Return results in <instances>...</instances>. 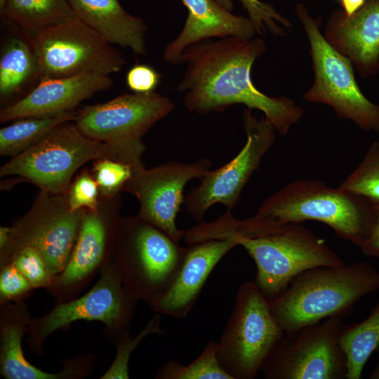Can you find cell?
I'll use <instances>...</instances> for the list:
<instances>
[{
  "label": "cell",
  "instance_id": "obj_42",
  "mask_svg": "<svg viewBox=\"0 0 379 379\" xmlns=\"http://www.w3.org/2000/svg\"><path fill=\"white\" fill-rule=\"evenodd\" d=\"M338 1H340V0H338Z\"/></svg>",
  "mask_w": 379,
  "mask_h": 379
},
{
  "label": "cell",
  "instance_id": "obj_5",
  "mask_svg": "<svg viewBox=\"0 0 379 379\" xmlns=\"http://www.w3.org/2000/svg\"><path fill=\"white\" fill-rule=\"evenodd\" d=\"M241 246L256 266L255 283L269 301L280 295L300 273L345 262L302 222L289 223L273 234L229 239Z\"/></svg>",
  "mask_w": 379,
  "mask_h": 379
},
{
  "label": "cell",
  "instance_id": "obj_8",
  "mask_svg": "<svg viewBox=\"0 0 379 379\" xmlns=\"http://www.w3.org/2000/svg\"><path fill=\"white\" fill-rule=\"evenodd\" d=\"M29 42L41 78L82 73L109 76L126 63L119 51L76 15L31 33Z\"/></svg>",
  "mask_w": 379,
  "mask_h": 379
},
{
  "label": "cell",
  "instance_id": "obj_31",
  "mask_svg": "<svg viewBox=\"0 0 379 379\" xmlns=\"http://www.w3.org/2000/svg\"><path fill=\"white\" fill-rule=\"evenodd\" d=\"M240 1L254 24L258 34L261 35L269 31L275 36H281L285 34V30L278 23L287 28L291 27L290 21L280 15L270 4L259 0Z\"/></svg>",
  "mask_w": 379,
  "mask_h": 379
},
{
  "label": "cell",
  "instance_id": "obj_7",
  "mask_svg": "<svg viewBox=\"0 0 379 379\" xmlns=\"http://www.w3.org/2000/svg\"><path fill=\"white\" fill-rule=\"evenodd\" d=\"M295 11L310 41L314 74L313 85L304 98L331 106L340 119H350L362 129L379 132V106L361 91L352 62L322 34L321 18H314L300 3L296 4Z\"/></svg>",
  "mask_w": 379,
  "mask_h": 379
},
{
  "label": "cell",
  "instance_id": "obj_18",
  "mask_svg": "<svg viewBox=\"0 0 379 379\" xmlns=\"http://www.w3.org/2000/svg\"><path fill=\"white\" fill-rule=\"evenodd\" d=\"M182 1L187 17L181 32L164 48L163 57L169 64H181L183 51L194 44L214 37L251 39L258 34L248 17L234 15L215 0Z\"/></svg>",
  "mask_w": 379,
  "mask_h": 379
},
{
  "label": "cell",
  "instance_id": "obj_39",
  "mask_svg": "<svg viewBox=\"0 0 379 379\" xmlns=\"http://www.w3.org/2000/svg\"><path fill=\"white\" fill-rule=\"evenodd\" d=\"M215 1L230 11H232L234 8V4H233L232 0H215Z\"/></svg>",
  "mask_w": 379,
  "mask_h": 379
},
{
  "label": "cell",
  "instance_id": "obj_6",
  "mask_svg": "<svg viewBox=\"0 0 379 379\" xmlns=\"http://www.w3.org/2000/svg\"><path fill=\"white\" fill-rule=\"evenodd\" d=\"M284 333L255 281L244 282L218 342L220 364L232 379H253Z\"/></svg>",
  "mask_w": 379,
  "mask_h": 379
},
{
  "label": "cell",
  "instance_id": "obj_27",
  "mask_svg": "<svg viewBox=\"0 0 379 379\" xmlns=\"http://www.w3.org/2000/svg\"><path fill=\"white\" fill-rule=\"evenodd\" d=\"M218 343L209 342L203 352L187 365L170 360L157 372L160 379H232L218 359Z\"/></svg>",
  "mask_w": 379,
  "mask_h": 379
},
{
  "label": "cell",
  "instance_id": "obj_2",
  "mask_svg": "<svg viewBox=\"0 0 379 379\" xmlns=\"http://www.w3.org/2000/svg\"><path fill=\"white\" fill-rule=\"evenodd\" d=\"M375 205L366 199L314 180H299L268 197L253 217L244 219L249 236L275 233L289 223L316 220L359 247L372 226Z\"/></svg>",
  "mask_w": 379,
  "mask_h": 379
},
{
  "label": "cell",
  "instance_id": "obj_17",
  "mask_svg": "<svg viewBox=\"0 0 379 379\" xmlns=\"http://www.w3.org/2000/svg\"><path fill=\"white\" fill-rule=\"evenodd\" d=\"M324 37L361 75L373 72L379 67V0H368L350 16L333 11Z\"/></svg>",
  "mask_w": 379,
  "mask_h": 379
},
{
  "label": "cell",
  "instance_id": "obj_41",
  "mask_svg": "<svg viewBox=\"0 0 379 379\" xmlns=\"http://www.w3.org/2000/svg\"><path fill=\"white\" fill-rule=\"evenodd\" d=\"M7 0H0V12L4 9Z\"/></svg>",
  "mask_w": 379,
  "mask_h": 379
},
{
  "label": "cell",
  "instance_id": "obj_34",
  "mask_svg": "<svg viewBox=\"0 0 379 379\" xmlns=\"http://www.w3.org/2000/svg\"><path fill=\"white\" fill-rule=\"evenodd\" d=\"M32 288L25 277L12 263L4 265L0 275L1 302L22 298Z\"/></svg>",
  "mask_w": 379,
  "mask_h": 379
},
{
  "label": "cell",
  "instance_id": "obj_3",
  "mask_svg": "<svg viewBox=\"0 0 379 379\" xmlns=\"http://www.w3.org/2000/svg\"><path fill=\"white\" fill-rule=\"evenodd\" d=\"M379 289V271L366 262L317 267L295 277L270 310L285 333L326 318L348 315Z\"/></svg>",
  "mask_w": 379,
  "mask_h": 379
},
{
  "label": "cell",
  "instance_id": "obj_29",
  "mask_svg": "<svg viewBox=\"0 0 379 379\" xmlns=\"http://www.w3.org/2000/svg\"><path fill=\"white\" fill-rule=\"evenodd\" d=\"M161 318L159 314L154 315L140 333L131 339L126 329L120 335V340L117 346V355L109 368L102 375V379H128V361L131 353L140 342L147 335L153 333H164L160 328Z\"/></svg>",
  "mask_w": 379,
  "mask_h": 379
},
{
  "label": "cell",
  "instance_id": "obj_33",
  "mask_svg": "<svg viewBox=\"0 0 379 379\" xmlns=\"http://www.w3.org/2000/svg\"><path fill=\"white\" fill-rule=\"evenodd\" d=\"M98 194L96 180L87 173L81 175L71 187L68 199L69 210L77 212L85 207L97 213Z\"/></svg>",
  "mask_w": 379,
  "mask_h": 379
},
{
  "label": "cell",
  "instance_id": "obj_23",
  "mask_svg": "<svg viewBox=\"0 0 379 379\" xmlns=\"http://www.w3.org/2000/svg\"><path fill=\"white\" fill-rule=\"evenodd\" d=\"M0 13L31 33L75 15L67 0H7Z\"/></svg>",
  "mask_w": 379,
  "mask_h": 379
},
{
  "label": "cell",
  "instance_id": "obj_11",
  "mask_svg": "<svg viewBox=\"0 0 379 379\" xmlns=\"http://www.w3.org/2000/svg\"><path fill=\"white\" fill-rule=\"evenodd\" d=\"M127 229L128 244L117 268L126 291L149 303L169 286L187 248L139 216Z\"/></svg>",
  "mask_w": 379,
  "mask_h": 379
},
{
  "label": "cell",
  "instance_id": "obj_40",
  "mask_svg": "<svg viewBox=\"0 0 379 379\" xmlns=\"http://www.w3.org/2000/svg\"><path fill=\"white\" fill-rule=\"evenodd\" d=\"M371 379H379V359L375 367L369 375Z\"/></svg>",
  "mask_w": 379,
  "mask_h": 379
},
{
  "label": "cell",
  "instance_id": "obj_12",
  "mask_svg": "<svg viewBox=\"0 0 379 379\" xmlns=\"http://www.w3.org/2000/svg\"><path fill=\"white\" fill-rule=\"evenodd\" d=\"M243 123L246 142L240 152L224 166L207 172L200 185L185 196L187 213L199 222L215 204H222L228 210L235 207L244 187L274 142L277 131L265 117L258 119L246 108Z\"/></svg>",
  "mask_w": 379,
  "mask_h": 379
},
{
  "label": "cell",
  "instance_id": "obj_35",
  "mask_svg": "<svg viewBox=\"0 0 379 379\" xmlns=\"http://www.w3.org/2000/svg\"><path fill=\"white\" fill-rule=\"evenodd\" d=\"M161 80V74L152 67L136 64L127 72L126 81L128 88L134 93L154 92Z\"/></svg>",
  "mask_w": 379,
  "mask_h": 379
},
{
  "label": "cell",
  "instance_id": "obj_14",
  "mask_svg": "<svg viewBox=\"0 0 379 379\" xmlns=\"http://www.w3.org/2000/svg\"><path fill=\"white\" fill-rule=\"evenodd\" d=\"M137 301L125 288L118 268H109L88 293L59 303L48 314L33 321L32 339L39 344L56 330L79 320L101 321L120 335L130 323Z\"/></svg>",
  "mask_w": 379,
  "mask_h": 379
},
{
  "label": "cell",
  "instance_id": "obj_13",
  "mask_svg": "<svg viewBox=\"0 0 379 379\" xmlns=\"http://www.w3.org/2000/svg\"><path fill=\"white\" fill-rule=\"evenodd\" d=\"M211 166L209 159H201L192 163L173 161L150 169L143 167L133 171L124 187L140 202L138 216L179 242L185 230L178 228L175 219L184 204L185 187L189 180L201 178Z\"/></svg>",
  "mask_w": 379,
  "mask_h": 379
},
{
  "label": "cell",
  "instance_id": "obj_4",
  "mask_svg": "<svg viewBox=\"0 0 379 379\" xmlns=\"http://www.w3.org/2000/svg\"><path fill=\"white\" fill-rule=\"evenodd\" d=\"M175 103L154 92L121 94L107 102L86 106L74 121L86 136L105 142L117 161L133 171L143 168L142 136L158 121L171 114Z\"/></svg>",
  "mask_w": 379,
  "mask_h": 379
},
{
  "label": "cell",
  "instance_id": "obj_21",
  "mask_svg": "<svg viewBox=\"0 0 379 379\" xmlns=\"http://www.w3.org/2000/svg\"><path fill=\"white\" fill-rule=\"evenodd\" d=\"M106 229L97 213L84 216L69 259L51 286L67 289L80 286L101 263L105 250Z\"/></svg>",
  "mask_w": 379,
  "mask_h": 379
},
{
  "label": "cell",
  "instance_id": "obj_1",
  "mask_svg": "<svg viewBox=\"0 0 379 379\" xmlns=\"http://www.w3.org/2000/svg\"><path fill=\"white\" fill-rule=\"evenodd\" d=\"M265 50V41L256 36H227L189 46L182 52L185 70L177 86L185 107L206 114L242 104L262 112L277 132L286 134L304 111L293 100L268 96L253 84V65Z\"/></svg>",
  "mask_w": 379,
  "mask_h": 379
},
{
  "label": "cell",
  "instance_id": "obj_26",
  "mask_svg": "<svg viewBox=\"0 0 379 379\" xmlns=\"http://www.w3.org/2000/svg\"><path fill=\"white\" fill-rule=\"evenodd\" d=\"M39 75L36 55L29 42L12 38L0 58V94L2 97L18 92L33 77Z\"/></svg>",
  "mask_w": 379,
  "mask_h": 379
},
{
  "label": "cell",
  "instance_id": "obj_20",
  "mask_svg": "<svg viewBox=\"0 0 379 379\" xmlns=\"http://www.w3.org/2000/svg\"><path fill=\"white\" fill-rule=\"evenodd\" d=\"M81 219L77 211L69 208L55 213L34 226L20 247L29 246L37 250L54 277L63 270L69 259Z\"/></svg>",
  "mask_w": 379,
  "mask_h": 379
},
{
  "label": "cell",
  "instance_id": "obj_30",
  "mask_svg": "<svg viewBox=\"0 0 379 379\" xmlns=\"http://www.w3.org/2000/svg\"><path fill=\"white\" fill-rule=\"evenodd\" d=\"M9 262L25 277L32 288L51 287L53 279L39 252L29 246L19 247Z\"/></svg>",
  "mask_w": 379,
  "mask_h": 379
},
{
  "label": "cell",
  "instance_id": "obj_25",
  "mask_svg": "<svg viewBox=\"0 0 379 379\" xmlns=\"http://www.w3.org/2000/svg\"><path fill=\"white\" fill-rule=\"evenodd\" d=\"M71 112L54 116L27 117L0 130V154L15 157L41 140L58 126L74 120Z\"/></svg>",
  "mask_w": 379,
  "mask_h": 379
},
{
  "label": "cell",
  "instance_id": "obj_16",
  "mask_svg": "<svg viewBox=\"0 0 379 379\" xmlns=\"http://www.w3.org/2000/svg\"><path fill=\"white\" fill-rule=\"evenodd\" d=\"M167 288L148 304L156 312L185 318L195 305L209 274L218 262L239 246L229 239L191 244Z\"/></svg>",
  "mask_w": 379,
  "mask_h": 379
},
{
  "label": "cell",
  "instance_id": "obj_32",
  "mask_svg": "<svg viewBox=\"0 0 379 379\" xmlns=\"http://www.w3.org/2000/svg\"><path fill=\"white\" fill-rule=\"evenodd\" d=\"M95 180L102 192L114 193L124 186L133 174L132 168L109 158L100 159L95 164Z\"/></svg>",
  "mask_w": 379,
  "mask_h": 379
},
{
  "label": "cell",
  "instance_id": "obj_15",
  "mask_svg": "<svg viewBox=\"0 0 379 379\" xmlns=\"http://www.w3.org/2000/svg\"><path fill=\"white\" fill-rule=\"evenodd\" d=\"M112 85L113 81L109 75L95 73L43 77L29 94L1 110L0 121L71 112L84 100L109 89Z\"/></svg>",
  "mask_w": 379,
  "mask_h": 379
},
{
  "label": "cell",
  "instance_id": "obj_37",
  "mask_svg": "<svg viewBox=\"0 0 379 379\" xmlns=\"http://www.w3.org/2000/svg\"><path fill=\"white\" fill-rule=\"evenodd\" d=\"M342 10L347 16L359 11L366 3V0H340Z\"/></svg>",
  "mask_w": 379,
  "mask_h": 379
},
{
  "label": "cell",
  "instance_id": "obj_24",
  "mask_svg": "<svg viewBox=\"0 0 379 379\" xmlns=\"http://www.w3.org/2000/svg\"><path fill=\"white\" fill-rule=\"evenodd\" d=\"M20 321L4 323L1 331V371L7 379H60L70 376L67 371L51 373L34 366L25 357L22 339L26 326Z\"/></svg>",
  "mask_w": 379,
  "mask_h": 379
},
{
  "label": "cell",
  "instance_id": "obj_38",
  "mask_svg": "<svg viewBox=\"0 0 379 379\" xmlns=\"http://www.w3.org/2000/svg\"><path fill=\"white\" fill-rule=\"evenodd\" d=\"M12 234V230L9 227H1L0 229V246L1 249L4 248L8 241L10 240Z\"/></svg>",
  "mask_w": 379,
  "mask_h": 379
},
{
  "label": "cell",
  "instance_id": "obj_22",
  "mask_svg": "<svg viewBox=\"0 0 379 379\" xmlns=\"http://www.w3.org/2000/svg\"><path fill=\"white\" fill-rule=\"evenodd\" d=\"M340 344L346 357V379H360L364 368L379 347V302L363 321L345 325Z\"/></svg>",
  "mask_w": 379,
  "mask_h": 379
},
{
  "label": "cell",
  "instance_id": "obj_19",
  "mask_svg": "<svg viewBox=\"0 0 379 379\" xmlns=\"http://www.w3.org/2000/svg\"><path fill=\"white\" fill-rule=\"evenodd\" d=\"M75 15L112 44L147 53V25L127 12L119 0H67Z\"/></svg>",
  "mask_w": 379,
  "mask_h": 379
},
{
  "label": "cell",
  "instance_id": "obj_28",
  "mask_svg": "<svg viewBox=\"0 0 379 379\" xmlns=\"http://www.w3.org/2000/svg\"><path fill=\"white\" fill-rule=\"evenodd\" d=\"M339 188L379 206V142H374L364 159Z\"/></svg>",
  "mask_w": 379,
  "mask_h": 379
},
{
  "label": "cell",
  "instance_id": "obj_9",
  "mask_svg": "<svg viewBox=\"0 0 379 379\" xmlns=\"http://www.w3.org/2000/svg\"><path fill=\"white\" fill-rule=\"evenodd\" d=\"M117 160L109 146L83 134L75 124L64 123L1 168V175H19L52 193L65 191L85 163Z\"/></svg>",
  "mask_w": 379,
  "mask_h": 379
},
{
  "label": "cell",
  "instance_id": "obj_10",
  "mask_svg": "<svg viewBox=\"0 0 379 379\" xmlns=\"http://www.w3.org/2000/svg\"><path fill=\"white\" fill-rule=\"evenodd\" d=\"M344 317H328L284 333L262 366L264 378H345L346 357L340 344Z\"/></svg>",
  "mask_w": 379,
  "mask_h": 379
},
{
  "label": "cell",
  "instance_id": "obj_36",
  "mask_svg": "<svg viewBox=\"0 0 379 379\" xmlns=\"http://www.w3.org/2000/svg\"><path fill=\"white\" fill-rule=\"evenodd\" d=\"M359 248L364 255L379 258V206H375L370 232Z\"/></svg>",
  "mask_w": 379,
  "mask_h": 379
}]
</instances>
